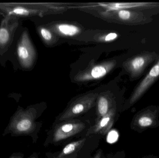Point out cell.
I'll return each instance as SVG.
<instances>
[{
  "label": "cell",
  "mask_w": 159,
  "mask_h": 158,
  "mask_svg": "<svg viewBox=\"0 0 159 158\" xmlns=\"http://www.w3.org/2000/svg\"><path fill=\"white\" fill-rule=\"evenodd\" d=\"M17 56L21 66L29 69L32 67L36 58V52L27 31H24L18 41Z\"/></svg>",
  "instance_id": "1"
},
{
  "label": "cell",
  "mask_w": 159,
  "mask_h": 158,
  "mask_svg": "<svg viewBox=\"0 0 159 158\" xmlns=\"http://www.w3.org/2000/svg\"><path fill=\"white\" fill-rule=\"evenodd\" d=\"M98 96V93H93L77 98L62 113L59 120L67 121L87 112L94 105Z\"/></svg>",
  "instance_id": "2"
},
{
  "label": "cell",
  "mask_w": 159,
  "mask_h": 158,
  "mask_svg": "<svg viewBox=\"0 0 159 158\" xmlns=\"http://www.w3.org/2000/svg\"><path fill=\"white\" fill-rule=\"evenodd\" d=\"M115 60L106 61L80 71L75 77L77 81L86 82L98 79L104 77L112 70L116 66Z\"/></svg>",
  "instance_id": "3"
},
{
  "label": "cell",
  "mask_w": 159,
  "mask_h": 158,
  "mask_svg": "<svg viewBox=\"0 0 159 158\" xmlns=\"http://www.w3.org/2000/svg\"><path fill=\"white\" fill-rule=\"evenodd\" d=\"M68 121V120H67ZM85 124L77 120H70L57 126L53 134V142L58 143L77 134L85 129Z\"/></svg>",
  "instance_id": "4"
},
{
  "label": "cell",
  "mask_w": 159,
  "mask_h": 158,
  "mask_svg": "<svg viewBox=\"0 0 159 158\" xmlns=\"http://www.w3.org/2000/svg\"><path fill=\"white\" fill-rule=\"evenodd\" d=\"M18 24L17 19L4 16L0 26V48H7L10 45Z\"/></svg>",
  "instance_id": "5"
},
{
  "label": "cell",
  "mask_w": 159,
  "mask_h": 158,
  "mask_svg": "<svg viewBox=\"0 0 159 158\" xmlns=\"http://www.w3.org/2000/svg\"><path fill=\"white\" fill-rule=\"evenodd\" d=\"M159 77V59L134 90L130 98L129 104L132 105L140 99Z\"/></svg>",
  "instance_id": "6"
},
{
  "label": "cell",
  "mask_w": 159,
  "mask_h": 158,
  "mask_svg": "<svg viewBox=\"0 0 159 158\" xmlns=\"http://www.w3.org/2000/svg\"><path fill=\"white\" fill-rule=\"evenodd\" d=\"M116 114V107H113L107 114L96 121V123L87 132V135L92 134L105 135L113 126Z\"/></svg>",
  "instance_id": "7"
},
{
  "label": "cell",
  "mask_w": 159,
  "mask_h": 158,
  "mask_svg": "<svg viewBox=\"0 0 159 158\" xmlns=\"http://www.w3.org/2000/svg\"><path fill=\"white\" fill-rule=\"evenodd\" d=\"M153 57L150 54L137 56L125 63L124 67L133 77H138L148 63L153 60Z\"/></svg>",
  "instance_id": "8"
},
{
  "label": "cell",
  "mask_w": 159,
  "mask_h": 158,
  "mask_svg": "<svg viewBox=\"0 0 159 158\" xmlns=\"http://www.w3.org/2000/svg\"><path fill=\"white\" fill-rule=\"evenodd\" d=\"M96 103V120L106 115L113 107L112 101L107 95L101 94L97 97Z\"/></svg>",
  "instance_id": "9"
},
{
  "label": "cell",
  "mask_w": 159,
  "mask_h": 158,
  "mask_svg": "<svg viewBox=\"0 0 159 158\" xmlns=\"http://www.w3.org/2000/svg\"><path fill=\"white\" fill-rule=\"evenodd\" d=\"M156 116L155 114L149 111L139 114L135 118L134 124L141 129L152 127L156 123Z\"/></svg>",
  "instance_id": "10"
},
{
  "label": "cell",
  "mask_w": 159,
  "mask_h": 158,
  "mask_svg": "<svg viewBox=\"0 0 159 158\" xmlns=\"http://www.w3.org/2000/svg\"><path fill=\"white\" fill-rule=\"evenodd\" d=\"M54 31L57 33L65 37H73L80 32L79 27L68 23H59L54 27Z\"/></svg>",
  "instance_id": "11"
},
{
  "label": "cell",
  "mask_w": 159,
  "mask_h": 158,
  "mask_svg": "<svg viewBox=\"0 0 159 158\" xmlns=\"http://www.w3.org/2000/svg\"><path fill=\"white\" fill-rule=\"evenodd\" d=\"M85 141L86 138H83L81 140L70 143L63 148L58 158H64L65 157L73 154L81 148Z\"/></svg>",
  "instance_id": "12"
},
{
  "label": "cell",
  "mask_w": 159,
  "mask_h": 158,
  "mask_svg": "<svg viewBox=\"0 0 159 158\" xmlns=\"http://www.w3.org/2000/svg\"><path fill=\"white\" fill-rule=\"evenodd\" d=\"M33 126L32 121L30 119L25 118L18 122L16 129L20 132H28L31 130Z\"/></svg>",
  "instance_id": "13"
},
{
  "label": "cell",
  "mask_w": 159,
  "mask_h": 158,
  "mask_svg": "<svg viewBox=\"0 0 159 158\" xmlns=\"http://www.w3.org/2000/svg\"><path fill=\"white\" fill-rule=\"evenodd\" d=\"M39 33L44 41L46 42L50 41L53 39L52 32L46 28L40 27L39 28Z\"/></svg>",
  "instance_id": "14"
},
{
  "label": "cell",
  "mask_w": 159,
  "mask_h": 158,
  "mask_svg": "<svg viewBox=\"0 0 159 158\" xmlns=\"http://www.w3.org/2000/svg\"><path fill=\"white\" fill-rule=\"evenodd\" d=\"M118 15L120 19L122 20H128L130 18L131 14L129 10L121 9L118 13Z\"/></svg>",
  "instance_id": "15"
},
{
  "label": "cell",
  "mask_w": 159,
  "mask_h": 158,
  "mask_svg": "<svg viewBox=\"0 0 159 158\" xmlns=\"http://www.w3.org/2000/svg\"><path fill=\"white\" fill-rule=\"evenodd\" d=\"M118 34L116 32H110L105 36L104 40L106 42L116 40Z\"/></svg>",
  "instance_id": "16"
},
{
  "label": "cell",
  "mask_w": 159,
  "mask_h": 158,
  "mask_svg": "<svg viewBox=\"0 0 159 158\" xmlns=\"http://www.w3.org/2000/svg\"><path fill=\"white\" fill-rule=\"evenodd\" d=\"M102 151L101 150H99L96 152L93 158H101L102 156Z\"/></svg>",
  "instance_id": "17"
},
{
  "label": "cell",
  "mask_w": 159,
  "mask_h": 158,
  "mask_svg": "<svg viewBox=\"0 0 159 158\" xmlns=\"http://www.w3.org/2000/svg\"><path fill=\"white\" fill-rule=\"evenodd\" d=\"M35 158L33 157V158Z\"/></svg>",
  "instance_id": "18"
}]
</instances>
